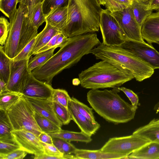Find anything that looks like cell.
<instances>
[{"label": "cell", "instance_id": "obj_1", "mask_svg": "<svg viewBox=\"0 0 159 159\" xmlns=\"http://www.w3.org/2000/svg\"><path fill=\"white\" fill-rule=\"evenodd\" d=\"M101 43L94 33L68 38L66 43L46 62L33 70L32 74L52 85L54 77L77 63Z\"/></svg>", "mask_w": 159, "mask_h": 159}, {"label": "cell", "instance_id": "obj_2", "mask_svg": "<svg viewBox=\"0 0 159 159\" xmlns=\"http://www.w3.org/2000/svg\"><path fill=\"white\" fill-rule=\"evenodd\" d=\"M118 88L111 90L91 89L87 100L93 109L107 121L115 124L127 122L134 119L137 109L125 102L118 93Z\"/></svg>", "mask_w": 159, "mask_h": 159}, {"label": "cell", "instance_id": "obj_3", "mask_svg": "<svg viewBox=\"0 0 159 159\" xmlns=\"http://www.w3.org/2000/svg\"><path fill=\"white\" fill-rule=\"evenodd\" d=\"M100 5L97 0H69L67 19L61 32L70 38L98 31Z\"/></svg>", "mask_w": 159, "mask_h": 159}, {"label": "cell", "instance_id": "obj_4", "mask_svg": "<svg viewBox=\"0 0 159 159\" xmlns=\"http://www.w3.org/2000/svg\"><path fill=\"white\" fill-rule=\"evenodd\" d=\"M78 76L81 86L90 89L118 88L134 78L129 71L102 60L82 71Z\"/></svg>", "mask_w": 159, "mask_h": 159}, {"label": "cell", "instance_id": "obj_5", "mask_svg": "<svg viewBox=\"0 0 159 159\" xmlns=\"http://www.w3.org/2000/svg\"><path fill=\"white\" fill-rule=\"evenodd\" d=\"M91 53L97 59L107 61L120 69L129 71L139 82L150 78L154 72V69L147 63L120 46H108L101 43Z\"/></svg>", "mask_w": 159, "mask_h": 159}, {"label": "cell", "instance_id": "obj_6", "mask_svg": "<svg viewBox=\"0 0 159 159\" xmlns=\"http://www.w3.org/2000/svg\"><path fill=\"white\" fill-rule=\"evenodd\" d=\"M35 112L23 95L17 102L6 111L13 130H25L38 137L43 132L34 118Z\"/></svg>", "mask_w": 159, "mask_h": 159}, {"label": "cell", "instance_id": "obj_7", "mask_svg": "<svg viewBox=\"0 0 159 159\" xmlns=\"http://www.w3.org/2000/svg\"><path fill=\"white\" fill-rule=\"evenodd\" d=\"M29 16L26 5L19 3L18 7L9 18L10 26L8 37L3 48L6 54L13 59L17 55V50L22 26L25 19Z\"/></svg>", "mask_w": 159, "mask_h": 159}, {"label": "cell", "instance_id": "obj_8", "mask_svg": "<svg viewBox=\"0 0 159 159\" xmlns=\"http://www.w3.org/2000/svg\"><path fill=\"white\" fill-rule=\"evenodd\" d=\"M100 29L102 43L108 46H119L129 39L112 13L102 9L100 14Z\"/></svg>", "mask_w": 159, "mask_h": 159}, {"label": "cell", "instance_id": "obj_9", "mask_svg": "<svg viewBox=\"0 0 159 159\" xmlns=\"http://www.w3.org/2000/svg\"><path fill=\"white\" fill-rule=\"evenodd\" d=\"M150 141L137 135L110 138L100 149L102 152L121 153L127 157L131 153Z\"/></svg>", "mask_w": 159, "mask_h": 159}, {"label": "cell", "instance_id": "obj_10", "mask_svg": "<svg viewBox=\"0 0 159 159\" xmlns=\"http://www.w3.org/2000/svg\"><path fill=\"white\" fill-rule=\"evenodd\" d=\"M120 46L154 69H159V52L151 45L145 42L128 39Z\"/></svg>", "mask_w": 159, "mask_h": 159}, {"label": "cell", "instance_id": "obj_11", "mask_svg": "<svg viewBox=\"0 0 159 159\" xmlns=\"http://www.w3.org/2000/svg\"><path fill=\"white\" fill-rule=\"evenodd\" d=\"M29 59L14 61L11 59V73L7 83V91L22 93L32 75L28 66Z\"/></svg>", "mask_w": 159, "mask_h": 159}, {"label": "cell", "instance_id": "obj_12", "mask_svg": "<svg viewBox=\"0 0 159 159\" xmlns=\"http://www.w3.org/2000/svg\"><path fill=\"white\" fill-rule=\"evenodd\" d=\"M112 14L129 39L145 42L141 35V27L136 20L130 6Z\"/></svg>", "mask_w": 159, "mask_h": 159}, {"label": "cell", "instance_id": "obj_13", "mask_svg": "<svg viewBox=\"0 0 159 159\" xmlns=\"http://www.w3.org/2000/svg\"><path fill=\"white\" fill-rule=\"evenodd\" d=\"M11 134L15 143L28 153L38 155L44 153L43 148L39 138L25 130H13Z\"/></svg>", "mask_w": 159, "mask_h": 159}, {"label": "cell", "instance_id": "obj_14", "mask_svg": "<svg viewBox=\"0 0 159 159\" xmlns=\"http://www.w3.org/2000/svg\"><path fill=\"white\" fill-rule=\"evenodd\" d=\"M53 89L51 85L37 79L32 74L22 94L26 97L49 99L52 98Z\"/></svg>", "mask_w": 159, "mask_h": 159}, {"label": "cell", "instance_id": "obj_15", "mask_svg": "<svg viewBox=\"0 0 159 159\" xmlns=\"http://www.w3.org/2000/svg\"><path fill=\"white\" fill-rule=\"evenodd\" d=\"M25 97L35 111L61 127L63 124L56 115L54 109L53 102L52 98L42 99Z\"/></svg>", "mask_w": 159, "mask_h": 159}, {"label": "cell", "instance_id": "obj_16", "mask_svg": "<svg viewBox=\"0 0 159 159\" xmlns=\"http://www.w3.org/2000/svg\"><path fill=\"white\" fill-rule=\"evenodd\" d=\"M142 38L150 44L159 43V11L148 16L141 27Z\"/></svg>", "mask_w": 159, "mask_h": 159}, {"label": "cell", "instance_id": "obj_17", "mask_svg": "<svg viewBox=\"0 0 159 159\" xmlns=\"http://www.w3.org/2000/svg\"><path fill=\"white\" fill-rule=\"evenodd\" d=\"M68 109L70 112L72 120L76 123L81 131L89 136L91 137L94 134L100 127L98 123L93 124L80 113L71 100V98L68 102Z\"/></svg>", "mask_w": 159, "mask_h": 159}, {"label": "cell", "instance_id": "obj_18", "mask_svg": "<svg viewBox=\"0 0 159 159\" xmlns=\"http://www.w3.org/2000/svg\"><path fill=\"white\" fill-rule=\"evenodd\" d=\"M74 154L77 159H126L127 157L126 155L123 154L104 152L100 149L89 150L76 148Z\"/></svg>", "mask_w": 159, "mask_h": 159}, {"label": "cell", "instance_id": "obj_19", "mask_svg": "<svg viewBox=\"0 0 159 159\" xmlns=\"http://www.w3.org/2000/svg\"><path fill=\"white\" fill-rule=\"evenodd\" d=\"M132 134L159 143V119H154L146 125L136 129Z\"/></svg>", "mask_w": 159, "mask_h": 159}, {"label": "cell", "instance_id": "obj_20", "mask_svg": "<svg viewBox=\"0 0 159 159\" xmlns=\"http://www.w3.org/2000/svg\"><path fill=\"white\" fill-rule=\"evenodd\" d=\"M126 159H159V143L150 142L134 151Z\"/></svg>", "mask_w": 159, "mask_h": 159}, {"label": "cell", "instance_id": "obj_21", "mask_svg": "<svg viewBox=\"0 0 159 159\" xmlns=\"http://www.w3.org/2000/svg\"><path fill=\"white\" fill-rule=\"evenodd\" d=\"M38 29L30 20L28 16L24 20L22 26L17 50V55L32 39L37 36Z\"/></svg>", "mask_w": 159, "mask_h": 159}, {"label": "cell", "instance_id": "obj_22", "mask_svg": "<svg viewBox=\"0 0 159 159\" xmlns=\"http://www.w3.org/2000/svg\"><path fill=\"white\" fill-rule=\"evenodd\" d=\"M60 32L56 28L46 22V25L43 30L38 34V38L32 51L31 56L35 55L55 35Z\"/></svg>", "mask_w": 159, "mask_h": 159}, {"label": "cell", "instance_id": "obj_23", "mask_svg": "<svg viewBox=\"0 0 159 159\" xmlns=\"http://www.w3.org/2000/svg\"><path fill=\"white\" fill-rule=\"evenodd\" d=\"M48 134L52 138H60L69 142L74 141L88 143L92 140L91 136L81 131L75 132L61 129L59 132Z\"/></svg>", "mask_w": 159, "mask_h": 159}, {"label": "cell", "instance_id": "obj_24", "mask_svg": "<svg viewBox=\"0 0 159 159\" xmlns=\"http://www.w3.org/2000/svg\"><path fill=\"white\" fill-rule=\"evenodd\" d=\"M130 7L136 20L141 27L147 18L152 13L153 10L148 9L146 2L139 0H133Z\"/></svg>", "mask_w": 159, "mask_h": 159}, {"label": "cell", "instance_id": "obj_25", "mask_svg": "<svg viewBox=\"0 0 159 159\" xmlns=\"http://www.w3.org/2000/svg\"><path fill=\"white\" fill-rule=\"evenodd\" d=\"M67 15V6L58 8L46 18V22L61 31L66 22Z\"/></svg>", "mask_w": 159, "mask_h": 159}, {"label": "cell", "instance_id": "obj_26", "mask_svg": "<svg viewBox=\"0 0 159 159\" xmlns=\"http://www.w3.org/2000/svg\"><path fill=\"white\" fill-rule=\"evenodd\" d=\"M12 130L6 111L0 110V141L15 143L11 134Z\"/></svg>", "mask_w": 159, "mask_h": 159}, {"label": "cell", "instance_id": "obj_27", "mask_svg": "<svg viewBox=\"0 0 159 159\" xmlns=\"http://www.w3.org/2000/svg\"><path fill=\"white\" fill-rule=\"evenodd\" d=\"M34 117L38 126L43 132L50 134L59 132L62 129L61 127L36 111Z\"/></svg>", "mask_w": 159, "mask_h": 159}, {"label": "cell", "instance_id": "obj_28", "mask_svg": "<svg viewBox=\"0 0 159 159\" xmlns=\"http://www.w3.org/2000/svg\"><path fill=\"white\" fill-rule=\"evenodd\" d=\"M56 48L55 47L48 50L37 53L30 59L28 66L30 70L32 71L46 62L53 55L54 52Z\"/></svg>", "mask_w": 159, "mask_h": 159}, {"label": "cell", "instance_id": "obj_29", "mask_svg": "<svg viewBox=\"0 0 159 159\" xmlns=\"http://www.w3.org/2000/svg\"><path fill=\"white\" fill-rule=\"evenodd\" d=\"M11 59L4 51L2 46H0V78L7 83L11 71Z\"/></svg>", "mask_w": 159, "mask_h": 159}, {"label": "cell", "instance_id": "obj_30", "mask_svg": "<svg viewBox=\"0 0 159 159\" xmlns=\"http://www.w3.org/2000/svg\"><path fill=\"white\" fill-rule=\"evenodd\" d=\"M22 95L20 93L8 91L0 93V110L6 111L17 102Z\"/></svg>", "mask_w": 159, "mask_h": 159}, {"label": "cell", "instance_id": "obj_31", "mask_svg": "<svg viewBox=\"0 0 159 159\" xmlns=\"http://www.w3.org/2000/svg\"><path fill=\"white\" fill-rule=\"evenodd\" d=\"M69 0H43L42 9L46 18L57 9L67 6Z\"/></svg>", "mask_w": 159, "mask_h": 159}, {"label": "cell", "instance_id": "obj_32", "mask_svg": "<svg viewBox=\"0 0 159 159\" xmlns=\"http://www.w3.org/2000/svg\"><path fill=\"white\" fill-rule=\"evenodd\" d=\"M28 16L31 22L38 29L44 22H46V17L43 11L42 2L38 3L34 7Z\"/></svg>", "mask_w": 159, "mask_h": 159}, {"label": "cell", "instance_id": "obj_33", "mask_svg": "<svg viewBox=\"0 0 159 159\" xmlns=\"http://www.w3.org/2000/svg\"><path fill=\"white\" fill-rule=\"evenodd\" d=\"M53 102V107L56 116L63 125H68L72 120L68 109L56 102Z\"/></svg>", "mask_w": 159, "mask_h": 159}, {"label": "cell", "instance_id": "obj_34", "mask_svg": "<svg viewBox=\"0 0 159 159\" xmlns=\"http://www.w3.org/2000/svg\"><path fill=\"white\" fill-rule=\"evenodd\" d=\"M52 139L53 144L63 155L74 154L77 148L70 142L58 138Z\"/></svg>", "mask_w": 159, "mask_h": 159}, {"label": "cell", "instance_id": "obj_35", "mask_svg": "<svg viewBox=\"0 0 159 159\" xmlns=\"http://www.w3.org/2000/svg\"><path fill=\"white\" fill-rule=\"evenodd\" d=\"M71 100L80 113L89 120L93 124L98 123L95 120L93 111V109L92 108H91L89 107L74 97L71 98Z\"/></svg>", "mask_w": 159, "mask_h": 159}, {"label": "cell", "instance_id": "obj_36", "mask_svg": "<svg viewBox=\"0 0 159 159\" xmlns=\"http://www.w3.org/2000/svg\"><path fill=\"white\" fill-rule=\"evenodd\" d=\"M52 99L53 102H56L68 108V103L71 98L67 92L61 89H54Z\"/></svg>", "mask_w": 159, "mask_h": 159}, {"label": "cell", "instance_id": "obj_37", "mask_svg": "<svg viewBox=\"0 0 159 159\" xmlns=\"http://www.w3.org/2000/svg\"><path fill=\"white\" fill-rule=\"evenodd\" d=\"M38 34L32 39L15 57L12 59L14 61L30 59L32 51L38 38Z\"/></svg>", "mask_w": 159, "mask_h": 159}, {"label": "cell", "instance_id": "obj_38", "mask_svg": "<svg viewBox=\"0 0 159 159\" xmlns=\"http://www.w3.org/2000/svg\"><path fill=\"white\" fill-rule=\"evenodd\" d=\"M18 0H2L0 1V10L9 18L12 13L16 9Z\"/></svg>", "mask_w": 159, "mask_h": 159}, {"label": "cell", "instance_id": "obj_39", "mask_svg": "<svg viewBox=\"0 0 159 159\" xmlns=\"http://www.w3.org/2000/svg\"><path fill=\"white\" fill-rule=\"evenodd\" d=\"M10 22L4 17L0 18V44L3 46L5 44L9 33Z\"/></svg>", "mask_w": 159, "mask_h": 159}, {"label": "cell", "instance_id": "obj_40", "mask_svg": "<svg viewBox=\"0 0 159 159\" xmlns=\"http://www.w3.org/2000/svg\"><path fill=\"white\" fill-rule=\"evenodd\" d=\"M28 152L20 148L6 154H0V159H22Z\"/></svg>", "mask_w": 159, "mask_h": 159}, {"label": "cell", "instance_id": "obj_41", "mask_svg": "<svg viewBox=\"0 0 159 159\" xmlns=\"http://www.w3.org/2000/svg\"><path fill=\"white\" fill-rule=\"evenodd\" d=\"M20 148L16 143L0 141V154H6Z\"/></svg>", "mask_w": 159, "mask_h": 159}, {"label": "cell", "instance_id": "obj_42", "mask_svg": "<svg viewBox=\"0 0 159 159\" xmlns=\"http://www.w3.org/2000/svg\"><path fill=\"white\" fill-rule=\"evenodd\" d=\"M118 89L125 94L130 101L131 105L137 109L139 105V98L137 95L132 90L124 87H119Z\"/></svg>", "mask_w": 159, "mask_h": 159}, {"label": "cell", "instance_id": "obj_43", "mask_svg": "<svg viewBox=\"0 0 159 159\" xmlns=\"http://www.w3.org/2000/svg\"><path fill=\"white\" fill-rule=\"evenodd\" d=\"M43 146L44 153L47 155L56 156L63 157V155L53 144L46 143L40 142Z\"/></svg>", "mask_w": 159, "mask_h": 159}, {"label": "cell", "instance_id": "obj_44", "mask_svg": "<svg viewBox=\"0 0 159 159\" xmlns=\"http://www.w3.org/2000/svg\"><path fill=\"white\" fill-rule=\"evenodd\" d=\"M104 6L112 13L122 10L128 7L125 5L118 3L114 0H106Z\"/></svg>", "mask_w": 159, "mask_h": 159}, {"label": "cell", "instance_id": "obj_45", "mask_svg": "<svg viewBox=\"0 0 159 159\" xmlns=\"http://www.w3.org/2000/svg\"><path fill=\"white\" fill-rule=\"evenodd\" d=\"M43 0H18V3L26 6L30 15L34 7L38 3H41Z\"/></svg>", "mask_w": 159, "mask_h": 159}, {"label": "cell", "instance_id": "obj_46", "mask_svg": "<svg viewBox=\"0 0 159 159\" xmlns=\"http://www.w3.org/2000/svg\"><path fill=\"white\" fill-rule=\"evenodd\" d=\"M61 33V32H60L55 35L48 43L43 47L39 50L36 52V54L48 50L53 48L56 47V44L57 39Z\"/></svg>", "mask_w": 159, "mask_h": 159}, {"label": "cell", "instance_id": "obj_47", "mask_svg": "<svg viewBox=\"0 0 159 159\" xmlns=\"http://www.w3.org/2000/svg\"><path fill=\"white\" fill-rule=\"evenodd\" d=\"M34 159H68V155H64L63 157L51 156L43 153L38 155H34Z\"/></svg>", "mask_w": 159, "mask_h": 159}, {"label": "cell", "instance_id": "obj_48", "mask_svg": "<svg viewBox=\"0 0 159 159\" xmlns=\"http://www.w3.org/2000/svg\"><path fill=\"white\" fill-rule=\"evenodd\" d=\"M38 138L41 142L46 143L53 144L52 138L48 133L42 132L39 134Z\"/></svg>", "mask_w": 159, "mask_h": 159}, {"label": "cell", "instance_id": "obj_49", "mask_svg": "<svg viewBox=\"0 0 159 159\" xmlns=\"http://www.w3.org/2000/svg\"><path fill=\"white\" fill-rule=\"evenodd\" d=\"M146 3L148 9L159 11V0H147Z\"/></svg>", "mask_w": 159, "mask_h": 159}, {"label": "cell", "instance_id": "obj_50", "mask_svg": "<svg viewBox=\"0 0 159 159\" xmlns=\"http://www.w3.org/2000/svg\"><path fill=\"white\" fill-rule=\"evenodd\" d=\"M68 38L65 35L62 33L57 38L56 44V47L61 48L63 47L67 42Z\"/></svg>", "mask_w": 159, "mask_h": 159}, {"label": "cell", "instance_id": "obj_51", "mask_svg": "<svg viewBox=\"0 0 159 159\" xmlns=\"http://www.w3.org/2000/svg\"><path fill=\"white\" fill-rule=\"evenodd\" d=\"M7 83L0 78V93L7 91Z\"/></svg>", "mask_w": 159, "mask_h": 159}, {"label": "cell", "instance_id": "obj_52", "mask_svg": "<svg viewBox=\"0 0 159 159\" xmlns=\"http://www.w3.org/2000/svg\"><path fill=\"white\" fill-rule=\"evenodd\" d=\"M114 1L121 3V4L125 5L128 7L130 6L132 3L133 0H114Z\"/></svg>", "mask_w": 159, "mask_h": 159}, {"label": "cell", "instance_id": "obj_53", "mask_svg": "<svg viewBox=\"0 0 159 159\" xmlns=\"http://www.w3.org/2000/svg\"><path fill=\"white\" fill-rule=\"evenodd\" d=\"M153 110L156 111V113L159 112V102L155 105L153 107Z\"/></svg>", "mask_w": 159, "mask_h": 159}, {"label": "cell", "instance_id": "obj_54", "mask_svg": "<svg viewBox=\"0 0 159 159\" xmlns=\"http://www.w3.org/2000/svg\"><path fill=\"white\" fill-rule=\"evenodd\" d=\"M100 5L104 6L106 2V0H97Z\"/></svg>", "mask_w": 159, "mask_h": 159}, {"label": "cell", "instance_id": "obj_55", "mask_svg": "<svg viewBox=\"0 0 159 159\" xmlns=\"http://www.w3.org/2000/svg\"><path fill=\"white\" fill-rule=\"evenodd\" d=\"M144 2H146L147 0H139Z\"/></svg>", "mask_w": 159, "mask_h": 159}, {"label": "cell", "instance_id": "obj_56", "mask_svg": "<svg viewBox=\"0 0 159 159\" xmlns=\"http://www.w3.org/2000/svg\"><path fill=\"white\" fill-rule=\"evenodd\" d=\"M1 0H0V1H1Z\"/></svg>", "mask_w": 159, "mask_h": 159}]
</instances>
